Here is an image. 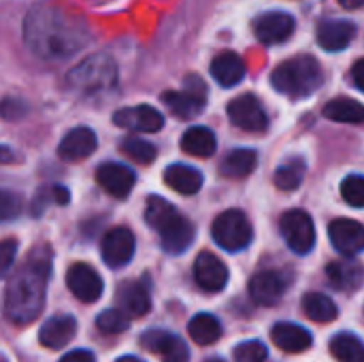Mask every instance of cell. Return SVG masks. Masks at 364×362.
<instances>
[{
	"label": "cell",
	"instance_id": "6da1fadb",
	"mask_svg": "<svg viewBox=\"0 0 364 362\" xmlns=\"http://www.w3.org/2000/svg\"><path fill=\"white\" fill-rule=\"evenodd\" d=\"M23 41L36 58L64 62L87 45L90 28L75 11L58 4H36L26 15Z\"/></svg>",
	"mask_w": 364,
	"mask_h": 362
},
{
	"label": "cell",
	"instance_id": "7a4b0ae2",
	"mask_svg": "<svg viewBox=\"0 0 364 362\" xmlns=\"http://www.w3.org/2000/svg\"><path fill=\"white\" fill-rule=\"evenodd\" d=\"M51 273V250L47 245L34 247L23 265L11 275L4 290V316L13 324L32 322L43 305Z\"/></svg>",
	"mask_w": 364,
	"mask_h": 362
},
{
	"label": "cell",
	"instance_id": "3957f363",
	"mask_svg": "<svg viewBox=\"0 0 364 362\" xmlns=\"http://www.w3.org/2000/svg\"><path fill=\"white\" fill-rule=\"evenodd\" d=\"M145 222L160 235V243L168 254L186 252L194 241V226L183 218L168 201L160 196H149L145 207Z\"/></svg>",
	"mask_w": 364,
	"mask_h": 362
},
{
	"label": "cell",
	"instance_id": "277c9868",
	"mask_svg": "<svg viewBox=\"0 0 364 362\" xmlns=\"http://www.w3.org/2000/svg\"><path fill=\"white\" fill-rule=\"evenodd\" d=\"M322 81H324L322 66L311 55L290 58L282 62L271 75L273 87L290 98H307L322 85Z\"/></svg>",
	"mask_w": 364,
	"mask_h": 362
},
{
	"label": "cell",
	"instance_id": "5b68a950",
	"mask_svg": "<svg viewBox=\"0 0 364 362\" xmlns=\"http://www.w3.org/2000/svg\"><path fill=\"white\" fill-rule=\"evenodd\" d=\"M66 85L81 96L105 94L117 85V64L107 53H94L68 70Z\"/></svg>",
	"mask_w": 364,
	"mask_h": 362
},
{
	"label": "cell",
	"instance_id": "8992f818",
	"mask_svg": "<svg viewBox=\"0 0 364 362\" xmlns=\"http://www.w3.org/2000/svg\"><path fill=\"white\" fill-rule=\"evenodd\" d=\"M211 235H213V241L222 250L241 252L252 243L254 230H252V224L245 218V213H241L239 209H230L215 218V222L211 226Z\"/></svg>",
	"mask_w": 364,
	"mask_h": 362
},
{
	"label": "cell",
	"instance_id": "52a82bcc",
	"mask_svg": "<svg viewBox=\"0 0 364 362\" xmlns=\"http://www.w3.org/2000/svg\"><path fill=\"white\" fill-rule=\"evenodd\" d=\"M162 102L175 117L192 119L196 117L207 105V85L198 75H188L183 81L181 92H164Z\"/></svg>",
	"mask_w": 364,
	"mask_h": 362
},
{
	"label": "cell",
	"instance_id": "ba28073f",
	"mask_svg": "<svg viewBox=\"0 0 364 362\" xmlns=\"http://www.w3.org/2000/svg\"><path fill=\"white\" fill-rule=\"evenodd\" d=\"M279 230H282V237L286 239L288 247L294 254L305 256L316 245V226L307 211H301V209L286 211L279 220Z\"/></svg>",
	"mask_w": 364,
	"mask_h": 362
},
{
	"label": "cell",
	"instance_id": "9c48e42d",
	"mask_svg": "<svg viewBox=\"0 0 364 362\" xmlns=\"http://www.w3.org/2000/svg\"><path fill=\"white\" fill-rule=\"evenodd\" d=\"M226 111H228L232 126L245 132H264L269 128V117L264 113V107L254 94H243L230 100Z\"/></svg>",
	"mask_w": 364,
	"mask_h": 362
},
{
	"label": "cell",
	"instance_id": "30bf717a",
	"mask_svg": "<svg viewBox=\"0 0 364 362\" xmlns=\"http://www.w3.org/2000/svg\"><path fill=\"white\" fill-rule=\"evenodd\" d=\"M134 250H136V241H134V235L124 228V226H117V228H111L105 239H102V245H100V252H102V260L111 267V269H119L124 265H128L134 256Z\"/></svg>",
	"mask_w": 364,
	"mask_h": 362
},
{
	"label": "cell",
	"instance_id": "8fae6325",
	"mask_svg": "<svg viewBox=\"0 0 364 362\" xmlns=\"http://www.w3.org/2000/svg\"><path fill=\"white\" fill-rule=\"evenodd\" d=\"M66 286L73 292L75 299H79L81 303H94L100 299L102 294V280L100 275L85 262H77L68 269L66 273Z\"/></svg>",
	"mask_w": 364,
	"mask_h": 362
},
{
	"label": "cell",
	"instance_id": "7c38bea8",
	"mask_svg": "<svg viewBox=\"0 0 364 362\" xmlns=\"http://www.w3.org/2000/svg\"><path fill=\"white\" fill-rule=\"evenodd\" d=\"M294 28H296L294 17L288 13H282V11L264 13V15L256 17V21H254V34L264 45H277V43L288 41L292 36Z\"/></svg>",
	"mask_w": 364,
	"mask_h": 362
},
{
	"label": "cell",
	"instance_id": "4fadbf2b",
	"mask_svg": "<svg viewBox=\"0 0 364 362\" xmlns=\"http://www.w3.org/2000/svg\"><path fill=\"white\" fill-rule=\"evenodd\" d=\"M113 122H115V126L134 130V132H158L164 126L162 113L149 105L124 107L113 115Z\"/></svg>",
	"mask_w": 364,
	"mask_h": 362
},
{
	"label": "cell",
	"instance_id": "5bb4252c",
	"mask_svg": "<svg viewBox=\"0 0 364 362\" xmlns=\"http://www.w3.org/2000/svg\"><path fill=\"white\" fill-rule=\"evenodd\" d=\"M328 237L339 254L352 258L364 250V226L356 220L339 218L328 226Z\"/></svg>",
	"mask_w": 364,
	"mask_h": 362
},
{
	"label": "cell",
	"instance_id": "9a60e30c",
	"mask_svg": "<svg viewBox=\"0 0 364 362\" xmlns=\"http://www.w3.org/2000/svg\"><path fill=\"white\" fill-rule=\"evenodd\" d=\"M288 288V280L279 271H260L250 282V294L254 303L262 307H273L282 301Z\"/></svg>",
	"mask_w": 364,
	"mask_h": 362
},
{
	"label": "cell",
	"instance_id": "2e32d148",
	"mask_svg": "<svg viewBox=\"0 0 364 362\" xmlns=\"http://www.w3.org/2000/svg\"><path fill=\"white\" fill-rule=\"evenodd\" d=\"M141 346H143L145 350H149V352L162 356V361L164 362L190 361V350H188V346H186L179 337H175V335H171V333H166V331H147V333L141 337Z\"/></svg>",
	"mask_w": 364,
	"mask_h": 362
},
{
	"label": "cell",
	"instance_id": "e0dca14e",
	"mask_svg": "<svg viewBox=\"0 0 364 362\" xmlns=\"http://www.w3.org/2000/svg\"><path fill=\"white\" fill-rule=\"evenodd\" d=\"M194 280L205 292H222L228 284V269L218 256L203 252L194 262Z\"/></svg>",
	"mask_w": 364,
	"mask_h": 362
},
{
	"label": "cell",
	"instance_id": "ac0fdd59",
	"mask_svg": "<svg viewBox=\"0 0 364 362\" xmlns=\"http://www.w3.org/2000/svg\"><path fill=\"white\" fill-rule=\"evenodd\" d=\"M96 181L102 190H107L111 196L115 198H126L130 194V190L136 183V175L117 162H105L102 166H98L96 171Z\"/></svg>",
	"mask_w": 364,
	"mask_h": 362
},
{
	"label": "cell",
	"instance_id": "d6986e66",
	"mask_svg": "<svg viewBox=\"0 0 364 362\" xmlns=\"http://www.w3.org/2000/svg\"><path fill=\"white\" fill-rule=\"evenodd\" d=\"M96 145H98V141H96L94 130L79 126V128H73L70 132H66V137L60 141L58 156L66 162H79V160H85L87 156H92L96 151Z\"/></svg>",
	"mask_w": 364,
	"mask_h": 362
},
{
	"label": "cell",
	"instance_id": "ffe728a7",
	"mask_svg": "<svg viewBox=\"0 0 364 362\" xmlns=\"http://www.w3.org/2000/svg\"><path fill=\"white\" fill-rule=\"evenodd\" d=\"M326 277L333 288L341 292H354L360 288L364 280L363 265L354 258H341L326 267Z\"/></svg>",
	"mask_w": 364,
	"mask_h": 362
},
{
	"label": "cell",
	"instance_id": "44dd1931",
	"mask_svg": "<svg viewBox=\"0 0 364 362\" xmlns=\"http://www.w3.org/2000/svg\"><path fill=\"white\" fill-rule=\"evenodd\" d=\"M75 333H77V322L73 316H53L41 326L38 341L49 350H62L73 341Z\"/></svg>",
	"mask_w": 364,
	"mask_h": 362
},
{
	"label": "cell",
	"instance_id": "7402d4cb",
	"mask_svg": "<svg viewBox=\"0 0 364 362\" xmlns=\"http://www.w3.org/2000/svg\"><path fill=\"white\" fill-rule=\"evenodd\" d=\"M271 339L279 350H284L288 354H301V352L309 350L311 344H314L309 331L299 326V324H292V322L275 324L273 331H271Z\"/></svg>",
	"mask_w": 364,
	"mask_h": 362
},
{
	"label": "cell",
	"instance_id": "603a6c76",
	"mask_svg": "<svg viewBox=\"0 0 364 362\" xmlns=\"http://www.w3.org/2000/svg\"><path fill=\"white\" fill-rule=\"evenodd\" d=\"M356 36V26L346 19H331L322 21L318 28V43L326 51H341L346 49Z\"/></svg>",
	"mask_w": 364,
	"mask_h": 362
},
{
	"label": "cell",
	"instance_id": "cb8c5ba5",
	"mask_svg": "<svg viewBox=\"0 0 364 362\" xmlns=\"http://www.w3.org/2000/svg\"><path fill=\"white\" fill-rule=\"evenodd\" d=\"M117 309L128 318H141L151 309V299L141 282H126L117 290Z\"/></svg>",
	"mask_w": 364,
	"mask_h": 362
},
{
	"label": "cell",
	"instance_id": "d4e9b609",
	"mask_svg": "<svg viewBox=\"0 0 364 362\" xmlns=\"http://www.w3.org/2000/svg\"><path fill=\"white\" fill-rule=\"evenodd\" d=\"M211 75H213V79L220 85L232 87V85L243 81V77H245V62L235 51H222L211 62Z\"/></svg>",
	"mask_w": 364,
	"mask_h": 362
},
{
	"label": "cell",
	"instance_id": "484cf974",
	"mask_svg": "<svg viewBox=\"0 0 364 362\" xmlns=\"http://www.w3.org/2000/svg\"><path fill=\"white\" fill-rule=\"evenodd\" d=\"M164 183L173 188L179 194H196L203 188V175L200 171L188 166V164H173L164 171Z\"/></svg>",
	"mask_w": 364,
	"mask_h": 362
},
{
	"label": "cell",
	"instance_id": "4316f807",
	"mask_svg": "<svg viewBox=\"0 0 364 362\" xmlns=\"http://www.w3.org/2000/svg\"><path fill=\"white\" fill-rule=\"evenodd\" d=\"M215 134L205 126H194L181 137V149L194 158H209L215 154Z\"/></svg>",
	"mask_w": 364,
	"mask_h": 362
},
{
	"label": "cell",
	"instance_id": "83f0119b",
	"mask_svg": "<svg viewBox=\"0 0 364 362\" xmlns=\"http://www.w3.org/2000/svg\"><path fill=\"white\" fill-rule=\"evenodd\" d=\"M258 164V154L254 149H235L220 162V173L230 179H243L254 173Z\"/></svg>",
	"mask_w": 364,
	"mask_h": 362
},
{
	"label": "cell",
	"instance_id": "f1b7e54d",
	"mask_svg": "<svg viewBox=\"0 0 364 362\" xmlns=\"http://www.w3.org/2000/svg\"><path fill=\"white\" fill-rule=\"evenodd\" d=\"M324 117L339 122V124H363L364 105L354 98H335V100L326 102Z\"/></svg>",
	"mask_w": 364,
	"mask_h": 362
},
{
	"label": "cell",
	"instance_id": "f546056e",
	"mask_svg": "<svg viewBox=\"0 0 364 362\" xmlns=\"http://www.w3.org/2000/svg\"><path fill=\"white\" fill-rule=\"evenodd\" d=\"M190 337L198 346H211L222 337V324L215 316L211 314H198L190 320Z\"/></svg>",
	"mask_w": 364,
	"mask_h": 362
},
{
	"label": "cell",
	"instance_id": "4dcf8cb0",
	"mask_svg": "<svg viewBox=\"0 0 364 362\" xmlns=\"http://www.w3.org/2000/svg\"><path fill=\"white\" fill-rule=\"evenodd\" d=\"M303 309L314 322H333L337 318V305L322 292H307L303 299Z\"/></svg>",
	"mask_w": 364,
	"mask_h": 362
},
{
	"label": "cell",
	"instance_id": "1f68e13d",
	"mask_svg": "<svg viewBox=\"0 0 364 362\" xmlns=\"http://www.w3.org/2000/svg\"><path fill=\"white\" fill-rule=\"evenodd\" d=\"M331 354L339 362H364V344L352 333H341L331 339Z\"/></svg>",
	"mask_w": 364,
	"mask_h": 362
},
{
	"label": "cell",
	"instance_id": "d6a6232c",
	"mask_svg": "<svg viewBox=\"0 0 364 362\" xmlns=\"http://www.w3.org/2000/svg\"><path fill=\"white\" fill-rule=\"evenodd\" d=\"M303 177H305V164L303 160H290L286 164H282L277 171H275V186L284 192H292L296 190L301 183H303Z\"/></svg>",
	"mask_w": 364,
	"mask_h": 362
},
{
	"label": "cell",
	"instance_id": "836d02e7",
	"mask_svg": "<svg viewBox=\"0 0 364 362\" xmlns=\"http://www.w3.org/2000/svg\"><path fill=\"white\" fill-rule=\"evenodd\" d=\"M122 151L139 162V164H151L156 160V147L149 143V141H143V139H134V137H128L122 141Z\"/></svg>",
	"mask_w": 364,
	"mask_h": 362
},
{
	"label": "cell",
	"instance_id": "e575fe53",
	"mask_svg": "<svg viewBox=\"0 0 364 362\" xmlns=\"http://www.w3.org/2000/svg\"><path fill=\"white\" fill-rule=\"evenodd\" d=\"M96 326L105 335H117V333H124L130 326V318L122 309H117V307L115 309H105L96 318Z\"/></svg>",
	"mask_w": 364,
	"mask_h": 362
},
{
	"label": "cell",
	"instance_id": "d590c367",
	"mask_svg": "<svg viewBox=\"0 0 364 362\" xmlns=\"http://www.w3.org/2000/svg\"><path fill=\"white\" fill-rule=\"evenodd\" d=\"M341 196L352 207H364V177L350 175L341 183Z\"/></svg>",
	"mask_w": 364,
	"mask_h": 362
},
{
	"label": "cell",
	"instance_id": "8d00e7d4",
	"mask_svg": "<svg viewBox=\"0 0 364 362\" xmlns=\"http://www.w3.org/2000/svg\"><path fill=\"white\" fill-rule=\"evenodd\" d=\"M269 352L262 341H245L235 348V361L237 362H267Z\"/></svg>",
	"mask_w": 364,
	"mask_h": 362
},
{
	"label": "cell",
	"instance_id": "74e56055",
	"mask_svg": "<svg viewBox=\"0 0 364 362\" xmlns=\"http://www.w3.org/2000/svg\"><path fill=\"white\" fill-rule=\"evenodd\" d=\"M21 196L11 190H0V222H11L21 213Z\"/></svg>",
	"mask_w": 364,
	"mask_h": 362
},
{
	"label": "cell",
	"instance_id": "f35d334b",
	"mask_svg": "<svg viewBox=\"0 0 364 362\" xmlns=\"http://www.w3.org/2000/svg\"><path fill=\"white\" fill-rule=\"evenodd\" d=\"M15 258H17V241L15 239L0 241V277L9 275V271L15 265Z\"/></svg>",
	"mask_w": 364,
	"mask_h": 362
},
{
	"label": "cell",
	"instance_id": "ab89813d",
	"mask_svg": "<svg viewBox=\"0 0 364 362\" xmlns=\"http://www.w3.org/2000/svg\"><path fill=\"white\" fill-rule=\"evenodd\" d=\"M26 113H28V107H26V102L19 100V98H4V100L0 102V115H2L4 119H19V117H23Z\"/></svg>",
	"mask_w": 364,
	"mask_h": 362
},
{
	"label": "cell",
	"instance_id": "60d3db41",
	"mask_svg": "<svg viewBox=\"0 0 364 362\" xmlns=\"http://www.w3.org/2000/svg\"><path fill=\"white\" fill-rule=\"evenodd\" d=\"M60 362H96V358H94V354L87 352V350H73V352H68L66 356H62Z\"/></svg>",
	"mask_w": 364,
	"mask_h": 362
},
{
	"label": "cell",
	"instance_id": "b9f144b4",
	"mask_svg": "<svg viewBox=\"0 0 364 362\" xmlns=\"http://www.w3.org/2000/svg\"><path fill=\"white\" fill-rule=\"evenodd\" d=\"M352 79H354L356 87L364 92V58L354 64V68H352Z\"/></svg>",
	"mask_w": 364,
	"mask_h": 362
},
{
	"label": "cell",
	"instance_id": "7bdbcfd3",
	"mask_svg": "<svg viewBox=\"0 0 364 362\" xmlns=\"http://www.w3.org/2000/svg\"><path fill=\"white\" fill-rule=\"evenodd\" d=\"M13 160H15V151L4 147V145H0V164H9Z\"/></svg>",
	"mask_w": 364,
	"mask_h": 362
},
{
	"label": "cell",
	"instance_id": "ee69618b",
	"mask_svg": "<svg viewBox=\"0 0 364 362\" xmlns=\"http://www.w3.org/2000/svg\"><path fill=\"white\" fill-rule=\"evenodd\" d=\"M339 4L346 9H358V6H363L364 0H339Z\"/></svg>",
	"mask_w": 364,
	"mask_h": 362
},
{
	"label": "cell",
	"instance_id": "f6af8a7d",
	"mask_svg": "<svg viewBox=\"0 0 364 362\" xmlns=\"http://www.w3.org/2000/svg\"><path fill=\"white\" fill-rule=\"evenodd\" d=\"M117 362H145V361H141V358H136V356H122Z\"/></svg>",
	"mask_w": 364,
	"mask_h": 362
},
{
	"label": "cell",
	"instance_id": "bcb514c9",
	"mask_svg": "<svg viewBox=\"0 0 364 362\" xmlns=\"http://www.w3.org/2000/svg\"><path fill=\"white\" fill-rule=\"evenodd\" d=\"M207 362H224V361H220V358H211V361H207Z\"/></svg>",
	"mask_w": 364,
	"mask_h": 362
},
{
	"label": "cell",
	"instance_id": "7dc6e473",
	"mask_svg": "<svg viewBox=\"0 0 364 362\" xmlns=\"http://www.w3.org/2000/svg\"><path fill=\"white\" fill-rule=\"evenodd\" d=\"M0 362H6V361H2V358H0Z\"/></svg>",
	"mask_w": 364,
	"mask_h": 362
}]
</instances>
